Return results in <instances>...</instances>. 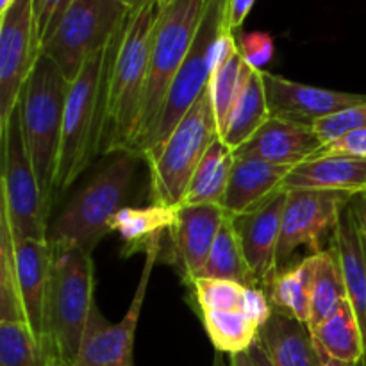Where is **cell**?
I'll return each instance as SVG.
<instances>
[{
	"label": "cell",
	"instance_id": "ba28073f",
	"mask_svg": "<svg viewBox=\"0 0 366 366\" xmlns=\"http://www.w3.org/2000/svg\"><path fill=\"white\" fill-rule=\"evenodd\" d=\"M129 11L117 0H74L41 54L59 66L68 82L74 81L86 61L106 49Z\"/></svg>",
	"mask_w": 366,
	"mask_h": 366
},
{
	"label": "cell",
	"instance_id": "30bf717a",
	"mask_svg": "<svg viewBox=\"0 0 366 366\" xmlns=\"http://www.w3.org/2000/svg\"><path fill=\"white\" fill-rule=\"evenodd\" d=\"M225 29H229L227 0H207L206 11H204L202 21L199 25V31H197L195 41H193L184 63L179 68L170 89H168L167 100H164L163 111H161L159 122H157L149 152L157 149L172 134V131L177 127L182 117L188 113L189 107L199 100L204 89L207 88L211 75H213L211 50H213V45L218 39V36Z\"/></svg>",
	"mask_w": 366,
	"mask_h": 366
},
{
	"label": "cell",
	"instance_id": "4fadbf2b",
	"mask_svg": "<svg viewBox=\"0 0 366 366\" xmlns=\"http://www.w3.org/2000/svg\"><path fill=\"white\" fill-rule=\"evenodd\" d=\"M39 54L32 0H14L0 14V132L9 125Z\"/></svg>",
	"mask_w": 366,
	"mask_h": 366
},
{
	"label": "cell",
	"instance_id": "52a82bcc",
	"mask_svg": "<svg viewBox=\"0 0 366 366\" xmlns=\"http://www.w3.org/2000/svg\"><path fill=\"white\" fill-rule=\"evenodd\" d=\"M218 138L220 131L211 104L209 88H206L172 134L157 149L147 154L152 204L181 206L193 174L206 156L207 149Z\"/></svg>",
	"mask_w": 366,
	"mask_h": 366
},
{
	"label": "cell",
	"instance_id": "f546056e",
	"mask_svg": "<svg viewBox=\"0 0 366 366\" xmlns=\"http://www.w3.org/2000/svg\"><path fill=\"white\" fill-rule=\"evenodd\" d=\"M202 322L214 349L229 356L249 350L259 335V327L239 310L204 311Z\"/></svg>",
	"mask_w": 366,
	"mask_h": 366
},
{
	"label": "cell",
	"instance_id": "8d00e7d4",
	"mask_svg": "<svg viewBox=\"0 0 366 366\" xmlns=\"http://www.w3.org/2000/svg\"><path fill=\"white\" fill-rule=\"evenodd\" d=\"M74 0H32L34 9V25H36V41H38L39 52L41 46L49 41L50 36L56 32L61 18L66 13Z\"/></svg>",
	"mask_w": 366,
	"mask_h": 366
},
{
	"label": "cell",
	"instance_id": "7402d4cb",
	"mask_svg": "<svg viewBox=\"0 0 366 366\" xmlns=\"http://www.w3.org/2000/svg\"><path fill=\"white\" fill-rule=\"evenodd\" d=\"M332 245L338 250L349 300L363 332L365 357L361 365L366 366V245L350 202L343 211Z\"/></svg>",
	"mask_w": 366,
	"mask_h": 366
},
{
	"label": "cell",
	"instance_id": "f35d334b",
	"mask_svg": "<svg viewBox=\"0 0 366 366\" xmlns=\"http://www.w3.org/2000/svg\"><path fill=\"white\" fill-rule=\"evenodd\" d=\"M239 311H242L252 324H256L257 327L261 329V325L267 324V320L270 318L274 307H272V302L270 299H268L267 293H264V290L247 288L242 300V306H239Z\"/></svg>",
	"mask_w": 366,
	"mask_h": 366
},
{
	"label": "cell",
	"instance_id": "603a6c76",
	"mask_svg": "<svg viewBox=\"0 0 366 366\" xmlns=\"http://www.w3.org/2000/svg\"><path fill=\"white\" fill-rule=\"evenodd\" d=\"M179 207L150 204L145 207L124 206L109 222L111 232L120 234L124 242L122 254L131 256L134 252H145L147 247L156 238L170 231L177 220Z\"/></svg>",
	"mask_w": 366,
	"mask_h": 366
},
{
	"label": "cell",
	"instance_id": "4316f807",
	"mask_svg": "<svg viewBox=\"0 0 366 366\" xmlns=\"http://www.w3.org/2000/svg\"><path fill=\"white\" fill-rule=\"evenodd\" d=\"M232 164H234V152L222 142V138H218L207 149L206 156L202 157L199 168L193 174L182 204H214V206H222L225 193H227Z\"/></svg>",
	"mask_w": 366,
	"mask_h": 366
},
{
	"label": "cell",
	"instance_id": "b9f144b4",
	"mask_svg": "<svg viewBox=\"0 0 366 366\" xmlns=\"http://www.w3.org/2000/svg\"><path fill=\"white\" fill-rule=\"evenodd\" d=\"M350 207H352L354 214H356L357 225H360V231L361 234H363L365 245H366V193L352 197V200H350Z\"/></svg>",
	"mask_w": 366,
	"mask_h": 366
},
{
	"label": "cell",
	"instance_id": "9a60e30c",
	"mask_svg": "<svg viewBox=\"0 0 366 366\" xmlns=\"http://www.w3.org/2000/svg\"><path fill=\"white\" fill-rule=\"evenodd\" d=\"M227 213L214 204H182L170 229L174 263L186 285L200 277Z\"/></svg>",
	"mask_w": 366,
	"mask_h": 366
},
{
	"label": "cell",
	"instance_id": "ab89813d",
	"mask_svg": "<svg viewBox=\"0 0 366 366\" xmlns=\"http://www.w3.org/2000/svg\"><path fill=\"white\" fill-rule=\"evenodd\" d=\"M229 366H274L272 361L268 360L267 352L259 343H254L249 350L239 354H232L229 360Z\"/></svg>",
	"mask_w": 366,
	"mask_h": 366
},
{
	"label": "cell",
	"instance_id": "4dcf8cb0",
	"mask_svg": "<svg viewBox=\"0 0 366 366\" xmlns=\"http://www.w3.org/2000/svg\"><path fill=\"white\" fill-rule=\"evenodd\" d=\"M0 366H54L29 322H0Z\"/></svg>",
	"mask_w": 366,
	"mask_h": 366
},
{
	"label": "cell",
	"instance_id": "3957f363",
	"mask_svg": "<svg viewBox=\"0 0 366 366\" xmlns=\"http://www.w3.org/2000/svg\"><path fill=\"white\" fill-rule=\"evenodd\" d=\"M66 92L68 81L59 66L49 56L39 54L21 89L18 109L46 214L56 199Z\"/></svg>",
	"mask_w": 366,
	"mask_h": 366
},
{
	"label": "cell",
	"instance_id": "6da1fadb",
	"mask_svg": "<svg viewBox=\"0 0 366 366\" xmlns=\"http://www.w3.org/2000/svg\"><path fill=\"white\" fill-rule=\"evenodd\" d=\"M161 0H145L129 11L107 45L104 81V125L100 154L131 152L138 134L143 93L149 74L154 29Z\"/></svg>",
	"mask_w": 366,
	"mask_h": 366
},
{
	"label": "cell",
	"instance_id": "484cf974",
	"mask_svg": "<svg viewBox=\"0 0 366 366\" xmlns=\"http://www.w3.org/2000/svg\"><path fill=\"white\" fill-rule=\"evenodd\" d=\"M270 117L263 75H261V70H252L234 109H232L227 127L222 134V142L232 152H236L263 127V124Z\"/></svg>",
	"mask_w": 366,
	"mask_h": 366
},
{
	"label": "cell",
	"instance_id": "5bb4252c",
	"mask_svg": "<svg viewBox=\"0 0 366 366\" xmlns=\"http://www.w3.org/2000/svg\"><path fill=\"white\" fill-rule=\"evenodd\" d=\"M286 192H277L249 213L232 217L243 256L261 290L272 286L277 274V247L281 239Z\"/></svg>",
	"mask_w": 366,
	"mask_h": 366
},
{
	"label": "cell",
	"instance_id": "e0dca14e",
	"mask_svg": "<svg viewBox=\"0 0 366 366\" xmlns=\"http://www.w3.org/2000/svg\"><path fill=\"white\" fill-rule=\"evenodd\" d=\"M324 143L313 127L286 118L270 117L263 127L234 152V157L267 161L282 167H297L311 159Z\"/></svg>",
	"mask_w": 366,
	"mask_h": 366
},
{
	"label": "cell",
	"instance_id": "2e32d148",
	"mask_svg": "<svg viewBox=\"0 0 366 366\" xmlns=\"http://www.w3.org/2000/svg\"><path fill=\"white\" fill-rule=\"evenodd\" d=\"M261 75H263L272 117L286 118L300 124L313 125L320 118L366 100V95L360 93L335 92V89L302 84L267 70H261Z\"/></svg>",
	"mask_w": 366,
	"mask_h": 366
},
{
	"label": "cell",
	"instance_id": "e575fe53",
	"mask_svg": "<svg viewBox=\"0 0 366 366\" xmlns=\"http://www.w3.org/2000/svg\"><path fill=\"white\" fill-rule=\"evenodd\" d=\"M311 127H313V131L317 132V136L324 145L335 142L340 136L347 134L350 131L366 129V100L345 107L342 111H336L329 117L320 118Z\"/></svg>",
	"mask_w": 366,
	"mask_h": 366
},
{
	"label": "cell",
	"instance_id": "ee69618b",
	"mask_svg": "<svg viewBox=\"0 0 366 366\" xmlns=\"http://www.w3.org/2000/svg\"><path fill=\"white\" fill-rule=\"evenodd\" d=\"M322 366H354V365L342 363V361L331 360V357H327V356H324V354H322Z\"/></svg>",
	"mask_w": 366,
	"mask_h": 366
},
{
	"label": "cell",
	"instance_id": "836d02e7",
	"mask_svg": "<svg viewBox=\"0 0 366 366\" xmlns=\"http://www.w3.org/2000/svg\"><path fill=\"white\" fill-rule=\"evenodd\" d=\"M200 313L204 311H236L242 306L247 286L227 279L197 277L189 285Z\"/></svg>",
	"mask_w": 366,
	"mask_h": 366
},
{
	"label": "cell",
	"instance_id": "8992f818",
	"mask_svg": "<svg viewBox=\"0 0 366 366\" xmlns=\"http://www.w3.org/2000/svg\"><path fill=\"white\" fill-rule=\"evenodd\" d=\"M106 70L107 46L89 57L74 81L68 82L56 197L66 192L100 154Z\"/></svg>",
	"mask_w": 366,
	"mask_h": 366
},
{
	"label": "cell",
	"instance_id": "1f68e13d",
	"mask_svg": "<svg viewBox=\"0 0 366 366\" xmlns=\"http://www.w3.org/2000/svg\"><path fill=\"white\" fill-rule=\"evenodd\" d=\"M252 70L254 68H250L245 63L242 54L236 52L224 66H220L211 75L207 88H209L211 104H213L214 117H217L220 138L224 134L225 127H227L232 109H234L236 102H238L243 88H245L247 79L252 74Z\"/></svg>",
	"mask_w": 366,
	"mask_h": 366
},
{
	"label": "cell",
	"instance_id": "d4e9b609",
	"mask_svg": "<svg viewBox=\"0 0 366 366\" xmlns=\"http://www.w3.org/2000/svg\"><path fill=\"white\" fill-rule=\"evenodd\" d=\"M313 259V292H311L310 329L317 327L336 313L349 299L342 261L336 247H329L318 254H311Z\"/></svg>",
	"mask_w": 366,
	"mask_h": 366
},
{
	"label": "cell",
	"instance_id": "d590c367",
	"mask_svg": "<svg viewBox=\"0 0 366 366\" xmlns=\"http://www.w3.org/2000/svg\"><path fill=\"white\" fill-rule=\"evenodd\" d=\"M238 52L254 70H263L275 54L274 38L268 32H243L236 38Z\"/></svg>",
	"mask_w": 366,
	"mask_h": 366
},
{
	"label": "cell",
	"instance_id": "f1b7e54d",
	"mask_svg": "<svg viewBox=\"0 0 366 366\" xmlns=\"http://www.w3.org/2000/svg\"><path fill=\"white\" fill-rule=\"evenodd\" d=\"M200 277L227 279V281L239 282L247 288H259L256 277L247 264L242 245H239V239L236 236L232 217H229V214L222 225L220 232H218L217 239H214L213 249H211Z\"/></svg>",
	"mask_w": 366,
	"mask_h": 366
},
{
	"label": "cell",
	"instance_id": "f6af8a7d",
	"mask_svg": "<svg viewBox=\"0 0 366 366\" xmlns=\"http://www.w3.org/2000/svg\"><path fill=\"white\" fill-rule=\"evenodd\" d=\"M13 2H14V0H0V14L6 13V11L9 9L11 4H13Z\"/></svg>",
	"mask_w": 366,
	"mask_h": 366
},
{
	"label": "cell",
	"instance_id": "277c9868",
	"mask_svg": "<svg viewBox=\"0 0 366 366\" xmlns=\"http://www.w3.org/2000/svg\"><path fill=\"white\" fill-rule=\"evenodd\" d=\"M52 250L43 342L54 366H75L82 336L95 306V267L92 254L84 250Z\"/></svg>",
	"mask_w": 366,
	"mask_h": 366
},
{
	"label": "cell",
	"instance_id": "83f0119b",
	"mask_svg": "<svg viewBox=\"0 0 366 366\" xmlns=\"http://www.w3.org/2000/svg\"><path fill=\"white\" fill-rule=\"evenodd\" d=\"M311 292H313V259L307 256L295 267H288L275 274L272 286L268 288V299L274 310L307 324L311 315Z\"/></svg>",
	"mask_w": 366,
	"mask_h": 366
},
{
	"label": "cell",
	"instance_id": "74e56055",
	"mask_svg": "<svg viewBox=\"0 0 366 366\" xmlns=\"http://www.w3.org/2000/svg\"><path fill=\"white\" fill-rule=\"evenodd\" d=\"M324 156H342L366 159V129H356L347 134L340 136L338 139L322 145V149L313 157Z\"/></svg>",
	"mask_w": 366,
	"mask_h": 366
},
{
	"label": "cell",
	"instance_id": "60d3db41",
	"mask_svg": "<svg viewBox=\"0 0 366 366\" xmlns=\"http://www.w3.org/2000/svg\"><path fill=\"white\" fill-rule=\"evenodd\" d=\"M256 0H227V27L229 31L234 32L239 29L249 16Z\"/></svg>",
	"mask_w": 366,
	"mask_h": 366
},
{
	"label": "cell",
	"instance_id": "7a4b0ae2",
	"mask_svg": "<svg viewBox=\"0 0 366 366\" xmlns=\"http://www.w3.org/2000/svg\"><path fill=\"white\" fill-rule=\"evenodd\" d=\"M111 156L106 167L97 172L49 224L46 242L52 249H79L92 254L100 239L111 232L109 222L127 200L139 159L125 150Z\"/></svg>",
	"mask_w": 366,
	"mask_h": 366
},
{
	"label": "cell",
	"instance_id": "5b68a950",
	"mask_svg": "<svg viewBox=\"0 0 366 366\" xmlns=\"http://www.w3.org/2000/svg\"><path fill=\"white\" fill-rule=\"evenodd\" d=\"M206 4L207 0H168L161 7L154 29L138 134L131 150L139 159L149 152L168 89L195 41Z\"/></svg>",
	"mask_w": 366,
	"mask_h": 366
},
{
	"label": "cell",
	"instance_id": "44dd1931",
	"mask_svg": "<svg viewBox=\"0 0 366 366\" xmlns=\"http://www.w3.org/2000/svg\"><path fill=\"white\" fill-rule=\"evenodd\" d=\"M257 343L274 366H322V352L310 325L279 310L261 325Z\"/></svg>",
	"mask_w": 366,
	"mask_h": 366
},
{
	"label": "cell",
	"instance_id": "bcb514c9",
	"mask_svg": "<svg viewBox=\"0 0 366 366\" xmlns=\"http://www.w3.org/2000/svg\"><path fill=\"white\" fill-rule=\"evenodd\" d=\"M213 366H227V365H225V361H224V356H222V352L218 354V356H214Z\"/></svg>",
	"mask_w": 366,
	"mask_h": 366
},
{
	"label": "cell",
	"instance_id": "cb8c5ba5",
	"mask_svg": "<svg viewBox=\"0 0 366 366\" xmlns=\"http://www.w3.org/2000/svg\"><path fill=\"white\" fill-rule=\"evenodd\" d=\"M315 342L324 356L342 363L360 366L365 357V340L350 300L340 306L332 317L311 329Z\"/></svg>",
	"mask_w": 366,
	"mask_h": 366
},
{
	"label": "cell",
	"instance_id": "ac0fdd59",
	"mask_svg": "<svg viewBox=\"0 0 366 366\" xmlns=\"http://www.w3.org/2000/svg\"><path fill=\"white\" fill-rule=\"evenodd\" d=\"M13 243L18 288H20L25 317H27L32 331L43 342L45 302L46 292H49L50 270H52L54 250L49 245V242H39V239L13 238Z\"/></svg>",
	"mask_w": 366,
	"mask_h": 366
},
{
	"label": "cell",
	"instance_id": "7bdbcfd3",
	"mask_svg": "<svg viewBox=\"0 0 366 366\" xmlns=\"http://www.w3.org/2000/svg\"><path fill=\"white\" fill-rule=\"evenodd\" d=\"M117 2H120L122 6H125L127 9H138L145 0H117Z\"/></svg>",
	"mask_w": 366,
	"mask_h": 366
},
{
	"label": "cell",
	"instance_id": "7dc6e473",
	"mask_svg": "<svg viewBox=\"0 0 366 366\" xmlns=\"http://www.w3.org/2000/svg\"><path fill=\"white\" fill-rule=\"evenodd\" d=\"M168 2V0H161V4H167Z\"/></svg>",
	"mask_w": 366,
	"mask_h": 366
},
{
	"label": "cell",
	"instance_id": "9c48e42d",
	"mask_svg": "<svg viewBox=\"0 0 366 366\" xmlns=\"http://www.w3.org/2000/svg\"><path fill=\"white\" fill-rule=\"evenodd\" d=\"M4 170L0 207L9 218L11 232L16 239L46 242V209L34 167L25 147L20 109L13 111L9 125L2 131Z\"/></svg>",
	"mask_w": 366,
	"mask_h": 366
},
{
	"label": "cell",
	"instance_id": "d6986e66",
	"mask_svg": "<svg viewBox=\"0 0 366 366\" xmlns=\"http://www.w3.org/2000/svg\"><path fill=\"white\" fill-rule=\"evenodd\" d=\"M293 189L361 195L366 193V159L342 156L311 157L293 167L285 179L282 192Z\"/></svg>",
	"mask_w": 366,
	"mask_h": 366
},
{
	"label": "cell",
	"instance_id": "8fae6325",
	"mask_svg": "<svg viewBox=\"0 0 366 366\" xmlns=\"http://www.w3.org/2000/svg\"><path fill=\"white\" fill-rule=\"evenodd\" d=\"M286 193L288 197L277 247V272L288 268L299 249H307L313 254L322 252V243L329 236L335 238L343 211L352 200V195L338 192L293 189Z\"/></svg>",
	"mask_w": 366,
	"mask_h": 366
},
{
	"label": "cell",
	"instance_id": "ffe728a7",
	"mask_svg": "<svg viewBox=\"0 0 366 366\" xmlns=\"http://www.w3.org/2000/svg\"><path fill=\"white\" fill-rule=\"evenodd\" d=\"M292 168L259 159L234 157L222 207L229 217H238L256 209L264 200L281 192Z\"/></svg>",
	"mask_w": 366,
	"mask_h": 366
},
{
	"label": "cell",
	"instance_id": "7c38bea8",
	"mask_svg": "<svg viewBox=\"0 0 366 366\" xmlns=\"http://www.w3.org/2000/svg\"><path fill=\"white\" fill-rule=\"evenodd\" d=\"M161 236L154 239L145 250V264L127 313L118 324H109L100 313L97 304L89 315L81 349H79L75 366H132L134 335L139 315L145 302L150 275L159 259Z\"/></svg>",
	"mask_w": 366,
	"mask_h": 366
},
{
	"label": "cell",
	"instance_id": "d6a6232c",
	"mask_svg": "<svg viewBox=\"0 0 366 366\" xmlns=\"http://www.w3.org/2000/svg\"><path fill=\"white\" fill-rule=\"evenodd\" d=\"M2 320L27 322V317L18 288L13 232L6 211L0 207V322Z\"/></svg>",
	"mask_w": 366,
	"mask_h": 366
}]
</instances>
